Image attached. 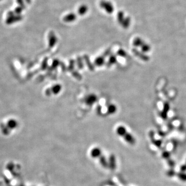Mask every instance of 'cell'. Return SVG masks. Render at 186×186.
<instances>
[{"instance_id":"7c38bea8","label":"cell","mask_w":186,"mask_h":186,"mask_svg":"<svg viewBox=\"0 0 186 186\" xmlns=\"http://www.w3.org/2000/svg\"><path fill=\"white\" fill-rule=\"evenodd\" d=\"M180 172H186V164H184L182 165L180 167Z\"/></svg>"},{"instance_id":"4fadbf2b","label":"cell","mask_w":186,"mask_h":186,"mask_svg":"<svg viewBox=\"0 0 186 186\" xmlns=\"http://www.w3.org/2000/svg\"><path fill=\"white\" fill-rule=\"evenodd\" d=\"M185 164H186V162H185Z\"/></svg>"},{"instance_id":"277c9868","label":"cell","mask_w":186,"mask_h":186,"mask_svg":"<svg viewBox=\"0 0 186 186\" xmlns=\"http://www.w3.org/2000/svg\"><path fill=\"white\" fill-rule=\"evenodd\" d=\"M51 89H52L51 93L54 94H57L60 91V90L61 89V87L60 85L56 84V85H54Z\"/></svg>"},{"instance_id":"8992f818","label":"cell","mask_w":186,"mask_h":186,"mask_svg":"<svg viewBox=\"0 0 186 186\" xmlns=\"http://www.w3.org/2000/svg\"><path fill=\"white\" fill-rule=\"evenodd\" d=\"M162 156L163 158L166 159H169L171 156V153L167 151H163L162 154Z\"/></svg>"},{"instance_id":"ba28073f","label":"cell","mask_w":186,"mask_h":186,"mask_svg":"<svg viewBox=\"0 0 186 186\" xmlns=\"http://www.w3.org/2000/svg\"><path fill=\"white\" fill-rule=\"evenodd\" d=\"M176 173L175 171L173 169H171L168 170L166 173L167 175L169 177H173V176H175L176 175Z\"/></svg>"},{"instance_id":"52a82bcc","label":"cell","mask_w":186,"mask_h":186,"mask_svg":"<svg viewBox=\"0 0 186 186\" xmlns=\"http://www.w3.org/2000/svg\"><path fill=\"white\" fill-rule=\"evenodd\" d=\"M95 61L96 64L97 65L100 66L103 64V63H104V58H103L102 57H99L96 59Z\"/></svg>"},{"instance_id":"7a4b0ae2","label":"cell","mask_w":186,"mask_h":186,"mask_svg":"<svg viewBox=\"0 0 186 186\" xmlns=\"http://www.w3.org/2000/svg\"><path fill=\"white\" fill-rule=\"evenodd\" d=\"M91 155L92 157H96V158H100V162L101 164L104 167H106L107 166V163L105 160V159L104 158V157H102L101 156V152L100 151V150L99 148H94L92 151H91Z\"/></svg>"},{"instance_id":"8fae6325","label":"cell","mask_w":186,"mask_h":186,"mask_svg":"<svg viewBox=\"0 0 186 186\" xmlns=\"http://www.w3.org/2000/svg\"><path fill=\"white\" fill-rule=\"evenodd\" d=\"M167 163H168L169 166H170L171 168L174 167L175 166V162L173 160H171V159H168V160Z\"/></svg>"},{"instance_id":"9c48e42d","label":"cell","mask_w":186,"mask_h":186,"mask_svg":"<svg viewBox=\"0 0 186 186\" xmlns=\"http://www.w3.org/2000/svg\"><path fill=\"white\" fill-rule=\"evenodd\" d=\"M116 108L115 106L114 105H113V104L110 105V106H109V108H108V110H109V112H110V113H112V114L113 113H114L115 111H116Z\"/></svg>"},{"instance_id":"3957f363","label":"cell","mask_w":186,"mask_h":186,"mask_svg":"<svg viewBox=\"0 0 186 186\" xmlns=\"http://www.w3.org/2000/svg\"><path fill=\"white\" fill-rule=\"evenodd\" d=\"M97 101V97L94 95H90L88 97H87L86 99V104L91 105L93 104L94 102H96Z\"/></svg>"},{"instance_id":"5b68a950","label":"cell","mask_w":186,"mask_h":186,"mask_svg":"<svg viewBox=\"0 0 186 186\" xmlns=\"http://www.w3.org/2000/svg\"><path fill=\"white\" fill-rule=\"evenodd\" d=\"M177 176L180 180L183 181H186V173L185 172H179L177 174Z\"/></svg>"},{"instance_id":"30bf717a","label":"cell","mask_w":186,"mask_h":186,"mask_svg":"<svg viewBox=\"0 0 186 186\" xmlns=\"http://www.w3.org/2000/svg\"><path fill=\"white\" fill-rule=\"evenodd\" d=\"M152 143L154 145L158 147H160L162 144V141L160 140H152Z\"/></svg>"},{"instance_id":"6da1fadb","label":"cell","mask_w":186,"mask_h":186,"mask_svg":"<svg viewBox=\"0 0 186 186\" xmlns=\"http://www.w3.org/2000/svg\"><path fill=\"white\" fill-rule=\"evenodd\" d=\"M116 132L118 135L123 137L125 140L130 144H134L135 140L133 136L128 133L126 128L122 126H119L116 129Z\"/></svg>"}]
</instances>
